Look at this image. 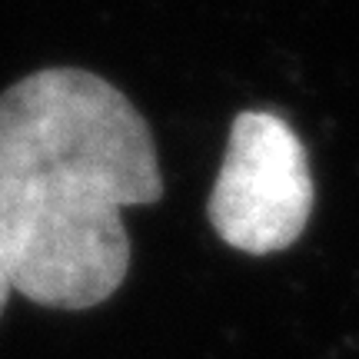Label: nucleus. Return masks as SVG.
<instances>
[{
    "label": "nucleus",
    "instance_id": "obj_1",
    "mask_svg": "<svg viewBox=\"0 0 359 359\" xmlns=\"http://www.w3.org/2000/svg\"><path fill=\"white\" fill-rule=\"evenodd\" d=\"M160 196L154 137L114 83L47 67L0 93V246L13 293L100 306L130 269L123 210Z\"/></svg>",
    "mask_w": 359,
    "mask_h": 359
},
{
    "label": "nucleus",
    "instance_id": "obj_2",
    "mask_svg": "<svg viewBox=\"0 0 359 359\" xmlns=\"http://www.w3.org/2000/svg\"><path fill=\"white\" fill-rule=\"evenodd\" d=\"M313 177L306 147L283 116L243 110L233 116L230 143L206 217L219 240L253 257L293 246L309 223Z\"/></svg>",
    "mask_w": 359,
    "mask_h": 359
},
{
    "label": "nucleus",
    "instance_id": "obj_3",
    "mask_svg": "<svg viewBox=\"0 0 359 359\" xmlns=\"http://www.w3.org/2000/svg\"><path fill=\"white\" fill-rule=\"evenodd\" d=\"M13 293V280H11V266H7V257H4V246H0V313L7 306V299Z\"/></svg>",
    "mask_w": 359,
    "mask_h": 359
}]
</instances>
